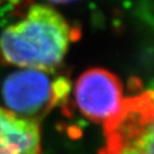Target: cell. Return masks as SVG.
<instances>
[{
	"instance_id": "6da1fadb",
	"label": "cell",
	"mask_w": 154,
	"mask_h": 154,
	"mask_svg": "<svg viewBox=\"0 0 154 154\" xmlns=\"http://www.w3.org/2000/svg\"><path fill=\"white\" fill-rule=\"evenodd\" d=\"M77 32L62 14L46 5H34L24 18L0 35V57L20 70L51 73L62 63Z\"/></svg>"
},
{
	"instance_id": "7a4b0ae2",
	"label": "cell",
	"mask_w": 154,
	"mask_h": 154,
	"mask_svg": "<svg viewBox=\"0 0 154 154\" xmlns=\"http://www.w3.org/2000/svg\"><path fill=\"white\" fill-rule=\"evenodd\" d=\"M99 154H154V90L125 97L120 110L103 124Z\"/></svg>"
},
{
	"instance_id": "3957f363",
	"label": "cell",
	"mask_w": 154,
	"mask_h": 154,
	"mask_svg": "<svg viewBox=\"0 0 154 154\" xmlns=\"http://www.w3.org/2000/svg\"><path fill=\"white\" fill-rule=\"evenodd\" d=\"M49 73L35 70H19L7 77L2 96L7 109L14 115L38 121L67 93L64 79L53 80Z\"/></svg>"
},
{
	"instance_id": "277c9868",
	"label": "cell",
	"mask_w": 154,
	"mask_h": 154,
	"mask_svg": "<svg viewBox=\"0 0 154 154\" xmlns=\"http://www.w3.org/2000/svg\"><path fill=\"white\" fill-rule=\"evenodd\" d=\"M73 95L80 113L91 122L100 124L112 118L125 99L118 76L101 67L89 69L79 75Z\"/></svg>"
},
{
	"instance_id": "5b68a950",
	"label": "cell",
	"mask_w": 154,
	"mask_h": 154,
	"mask_svg": "<svg viewBox=\"0 0 154 154\" xmlns=\"http://www.w3.org/2000/svg\"><path fill=\"white\" fill-rule=\"evenodd\" d=\"M0 154H42L38 121L18 117L0 106Z\"/></svg>"
}]
</instances>
